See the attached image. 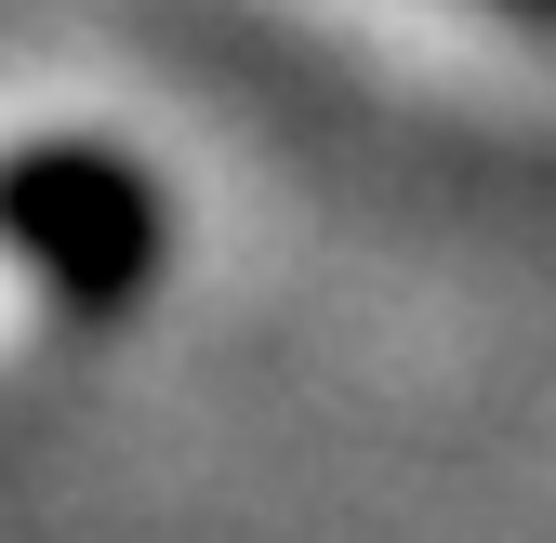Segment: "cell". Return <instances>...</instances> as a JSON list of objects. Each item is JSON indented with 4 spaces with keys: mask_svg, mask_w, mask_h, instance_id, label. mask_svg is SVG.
<instances>
[{
    "mask_svg": "<svg viewBox=\"0 0 556 543\" xmlns=\"http://www.w3.org/2000/svg\"><path fill=\"white\" fill-rule=\"evenodd\" d=\"M80 160H27V318H106L119 292H132V265H147V199H132V173L106 160V199L80 213Z\"/></svg>",
    "mask_w": 556,
    "mask_h": 543,
    "instance_id": "1",
    "label": "cell"
}]
</instances>
